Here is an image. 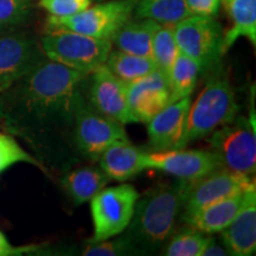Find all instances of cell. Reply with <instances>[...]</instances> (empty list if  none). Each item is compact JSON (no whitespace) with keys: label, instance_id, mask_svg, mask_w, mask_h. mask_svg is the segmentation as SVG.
I'll list each match as a JSON object with an SVG mask.
<instances>
[{"label":"cell","instance_id":"cell-3","mask_svg":"<svg viewBox=\"0 0 256 256\" xmlns=\"http://www.w3.org/2000/svg\"><path fill=\"white\" fill-rule=\"evenodd\" d=\"M240 106L229 80L217 69L210 72L206 87L188 108L182 148L204 139L217 128L232 122Z\"/></svg>","mask_w":256,"mask_h":256},{"label":"cell","instance_id":"cell-17","mask_svg":"<svg viewBox=\"0 0 256 256\" xmlns=\"http://www.w3.org/2000/svg\"><path fill=\"white\" fill-rule=\"evenodd\" d=\"M145 151L133 146L130 142H119L108 147L98 162L112 180L126 182L142 174L145 168Z\"/></svg>","mask_w":256,"mask_h":256},{"label":"cell","instance_id":"cell-33","mask_svg":"<svg viewBox=\"0 0 256 256\" xmlns=\"http://www.w3.org/2000/svg\"><path fill=\"white\" fill-rule=\"evenodd\" d=\"M25 250H26L25 248L14 247V246L8 242V240L6 238L4 232H0V256L20 255V254H23Z\"/></svg>","mask_w":256,"mask_h":256},{"label":"cell","instance_id":"cell-15","mask_svg":"<svg viewBox=\"0 0 256 256\" xmlns=\"http://www.w3.org/2000/svg\"><path fill=\"white\" fill-rule=\"evenodd\" d=\"M130 110L136 122L147 124L170 104V87L166 75L156 69L127 86Z\"/></svg>","mask_w":256,"mask_h":256},{"label":"cell","instance_id":"cell-12","mask_svg":"<svg viewBox=\"0 0 256 256\" xmlns=\"http://www.w3.org/2000/svg\"><path fill=\"white\" fill-rule=\"evenodd\" d=\"M46 58L40 44L26 34H0V94Z\"/></svg>","mask_w":256,"mask_h":256},{"label":"cell","instance_id":"cell-34","mask_svg":"<svg viewBox=\"0 0 256 256\" xmlns=\"http://www.w3.org/2000/svg\"><path fill=\"white\" fill-rule=\"evenodd\" d=\"M92 2H106V0H92Z\"/></svg>","mask_w":256,"mask_h":256},{"label":"cell","instance_id":"cell-30","mask_svg":"<svg viewBox=\"0 0 256 256\" xmlns=\"http://www.w3.org/2000/svg\"><path fill=\"white\" fill-rule=\"evenodd\" d=\"M92 0H40V6L51 17H69L92 5Z\"/></svg>","mask_w":256,"mask_h":256},{"label":"cell","instance_id":"cell-32","mask_svg":"<svg viewBox=\"0 0 256 256\" xmlns=\"http://www.w3.org/2000/svg\"><path fill=\"white\" fill-rule=\"evenodd\" d=\"M222 243V242H220ZM229 255L226 248L224 247L223 243L220 244L218 242L216 241V238H211L209 243L206 244V247L204 248V250L202 252L200 256H226Z\"/></svg>","mask_w":256,"mask_h":256},{"label":"cell","instance_id":"cell-22","mask_svg":"<svg viewBox=\"0 0 256 256\" xmlns=\"http://www.w3.org/2000/svg\"><path fill=\"white\" fill-rule=\"evenodd\" d=\"M104 64L120 81L127 86L158 69L151 57L132 55L118 49H112Z\"/></svg>","mask_w":256,"mask_h":256},{"label":"cell","instance_id":"cell-8","mask_svg":"<svg viewBox=\"0 0 256 256\" xmlns=\"http://www.w3.org/2000/svg\"><path fill=\"white\" fill-rule=\"evenodd\" d=\"M75 142L83 162H95L108 147L128 142L130 138L124 124L96 110L82 92L76 108Z\"/></svg>","mask_w":256,"mask_h":256},{"label":"cell","instance_id":"cell-13","mask_svg":"<svg viewBox=\"0 0 256 256\" xmlns=\"http://www.w3.org/2000/svg\"><path fill=\"white\" fill-rule=\"evenodd\" d=\"M146 170H158L177 179L196 180L222 168L218 156L212 151L177 148L164 152H151L145 156Z\"/></svg>","mask_w":256,"mask_h":256},{"label":"cell","instance_id":"cell-14","mask_svg":"<svg viewBox=\"0 0 256 256\" xmlns=\"http://www.w3.org/2000/svg\"><path fill=\"white\" fill-rule=\"evenodd\" d=\"M191 98L170 102L147 122L150 146L154 152L182 148Z\"/></svg>","mask_w":256,"mask_h":256},{"label":"cell","instance_id":"cell-9","mask_svg":"<svg viewBox=\"0 0 256 256\" xmlns=\"http://www.w3.org/2000/svg\"><path fill=\"white\" fill-rule=\"evenodd\" d=\"M140 194L130 184L104 188L90 200L94 226L92 241H102L122 234L132 220Z\"/></svg>","mask_w":256,"mask_h":256},{"label":"cell","instance_id":"cell-1","mask_svg":"<svg viewBox=\"0 0 256 256\" xmlns=\"http://www.w3.org/2000/svg\"><path fill=\"white\" fill-rule=\"evenodd\" d=\"M87 75L46 57L0 94V126L26 144L43 170L63 174L83 162L75 120Z\"/></svg>","mask_w":256,"mask_h":256},{"label":"cell","instance_id":"cell-6","mask_svg":"<svg viewBox=\"0 0 256 256\" xmlns=\"http://www.w3.org/2000/svg\"><path fill=\"white\" fill-rule=\"evenodd\" d=\"M179 52L200 66L202 74L217 69L226 51L222 26L214 17L188 16L174 25Z\"/></svg>","mask_w":256,"mask_h":256},{"label":"cell","instance_id":"cell-24","mask_svg":"<svg viewBox=\"0 0 256 256\" xmlns=\"http://www.w3.org/2000/svg\"><path fill=\"white\" fill-rule=\"evenodd\" d=\"M200 74V66L197 62L179 52L168 74L170 102L191 96Z\"/></svg>","mask_w":256,"mask_h":256},{"label":"cell","instance_id":"cell-29","mask_svg":"<svg viewBox=\"0 0 256 256\" xmlns=\"http://www.w3.org/2000/svg\"><path fill=\"white\" fill-rule=\"evenodd\" d=\"M28 0H0V34H8L28 20Z\"/></svg>","mask_w":256,"mask_h":256},{"label":"cell","instance_id":"cell-18","mask_svg":"<svg viewBox=\"0 0 256 256\" xmlns=\"http://www.w3.org/2000/svg\"><path fill=\"white\" fill-rule=\"evenodd\" d=\"M246 190L202 208L194 215L184 220V222L190 228L206 234V235L220 232L224 228L228 226V224L232 222L238 214L243 203V200H244Z\"/></svg>","mask_w":256,"mask_h":256},{"label":"cell","instance_id":"cell-21","mask_svg":"<svg viewBox=\"0 0 256 256\" xmlns=\"http://www.w3.org/2000/svg\"><path fill=\"white\" fill-rule=\"evenodd\" d=\"M159 25V23L151 19H130L115 32L112 38V44L124 52L151 57L153 34Z\"/></svg>","mask_w":256,"mask_h":256},{"label":"cell","instance_id":"cell-16","mask_svg":"<svg viewBox=\"0 0 256 256\" xmlns=\"http://www.w3.org/2000/svg\"><path fill=\"white\" fill-rule=\"evenodd\" d=\"M220 234L229 255L250 256L256 252V185L244 192V200L232 222Z\"/></svg>","mask_w":256,"mask_h":256},{"label":"cell","instance_id":"cell-4","mask_svg":"<svg viewBox=\"0 0 256 256\" xmlns=\"http://www.w3.org/2000/svg\"><path fill=\"white\" fill-rule=\"evenodd\" d=\"M40 44L46 58L86 74L104 64L113 49L110 40L66 30H48Z\"/></svg>","mask_w":256,"mask_h":256},{"label":"cell","instance_id":"cell-20","mask_svg":"<svg viewBox=\"0 0 256 256\" xmlns=\"http://www.w3.org/2000/svg\"><path fill=\"white\" fill-rule=\"evenodd\" d=\"M232 28L224 34L223 48L228 51L238 38L244 37L256 46V0H222Z\"/></svg>","mask_w":256,"mask_h":256},{"label":"cell","instance_id":"cell-26","mask_svg":"<svg viewBox=\"0 0 256 256\" xmlns=\"http://www.w3.org/2000/svg\"><path fill=\"white\" fill-rule=\"evenodd\" d=\"M178 54L179 49L176 42L174 25L160 24L153 34L151 58L156 68L165 74L166 78Z\"/></svg>","mask_w":256,"mask_h":256},{"label":"cell","instance_id":"cell-28","mask_svg":"<svg viewBox=\"0 0 256 256\" xmlns=\"http://www.w3.org/2000/svg\"><path fill=\"white\" fill-rule=\"evenodd\" d=\"M18 162H28L43 170L40 162L25 151L14 136L8 133L0 132V174Z\"/></svg>","mask_w":256,"mask_h":256},{"label":"cell","instance_id":"cell-7","mask_svg":"<svg viewBox=\"0 0 256 256\" xmlns=\"http://www.w3.org/2000/svg\"><path fill=\"white\" fill-rule=\"evenodd\" d=\"M136 0H106L69 17L46 19L48 30H66L102 40L113 38L132 17Z\"/></svg>","mask_w":256,"mask_h":256},{"label":"cell","instance_id":"cell-11","mask_svg":"<svg viewBox=\"0 0 256 256\" xmlns=\"http://www.w3.org/2000/svg\"><path fill=\"white\" fill-rule=\"evenodd\" d=\"M254 182L255 178L252 176L236 174L226 168H220L196 180H190L182 210V220L202 208L246 190Z\"/></svg>","mask_w":256,"mask_h":256},{"label":"cell","instance_id":"cell-2","mask_svg":"<svg viewBox=\"0 0 256 256\" xmlns=\"http://www.w3.org/2000/svg\"><path fill=\"white\" fill-rule=\"evenodd\" d=\"M190 180L178 179L171 184L152 188L138 200L132 220L122 232L139 255L162 252L176 232Z\"/></svg>","mask_w":256,"mask_h":256},{"label":"cell","instance_id":"cell-23","mask_svg":"<svg viewBox=\"0 0 256 256\" xmlns=\"http://www.w3.org/2000/svg\"><path fill=\"white\" fill-rule=\"evenodd\" d=\"M133 14L162 25H174L191 16L185 0H136Z\"/></svg>","mask_w":256,"mask_h":256},{"label":"cell","instance_id":"cell-10","mask_svg":"<svg viewBox=\"0 0 256 256\" xmlns=\"http://www.w3.org/2000/svg\"><path fill=\"white\" fill-rule=\"evenodd\" d=\"M82 92L96 110L118 122H136L130 110L127 84L120 81L106 64L98 66L83 78Z\"/></svg>","mask_w":256,"mask_h":256},{"label":"cell","instance_id":"cell-19","mask_svg":"<svg viewBox=\"0 0 256 256\" xmlns=\"http://www.w3.org/2000/svg\"><path fill=\"white\" fill-rule=\"evenodd\" d=\"M110 180L112 179L102 171L101 168L74 166L63 172L60 185L69 200L75 206H81L90 202L92 198L106 188Z\"/></svg>","mask_w":256,"mask_h":256},{"label":"cell","instance_id":"cell-25","mask_svg":"<svg viewBox=\"0 0 256 256\" xmlns=\"http://www.w3.org/2000/svg\"><path fill=\"white\" fill-rule=\"evenodd\" d=\"M210 238V235L186 226L172 234L160 254L165 256H200Z\"/></svg>","mask_w":256,"mask_h":256},{"label":"cell","instance_id":"cell-5","mask_svg":"<svg viewBox=\"0 0 256 256\" xmlns=\"http://www.w3.org/2000/svg\"><path fill=\"white\" fill-rule=\"evenodd\" d=\"M208 142L218 156L222 168L236 174L254 176L256 170V134L254 118L238 116L217 128Z\"/></svg>","mask_w":256,"mask_h":256},{"label":"cell","instance_id":"cell-31","mask_svg":"<svg viewBox=\"0 0 256 256\" xmlns=\"http://www.w3.org/2000/svg\"><path fill=\"white\" fill-rule=\"evenodd\" d=\"M191 16L215 17L218 14L222 0H185Z\"/></svg>","mask_w":256,"mask_h":256},{"label":"cell","instance_id":"cell-27","mask_svg":"<svg viewBox=\"0 0 256 256\" xmlns=\"http://www.w3.org/2000/svg\"><path fill=\"white\" fill-rule=\"evenodd\" d=\"M83 256H124L139 255L133 244L124 234L102 241L88 240L80 252Z\"/></svg>","mask_w":256,"mask_h":256}]
</instances>
